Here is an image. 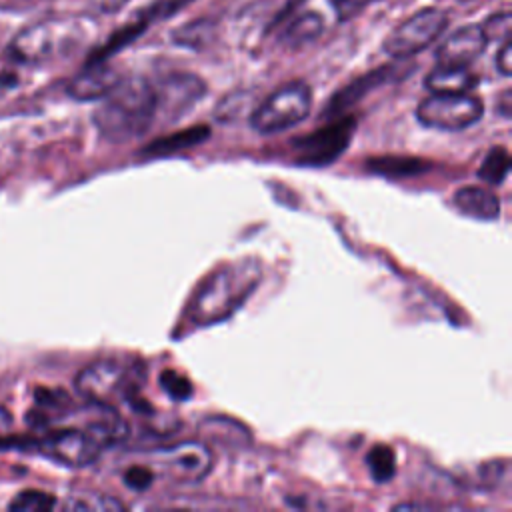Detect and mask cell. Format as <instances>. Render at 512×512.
Masks as SVG:
<instances>
[{"mask_svg": "<svg viewBox=\"0 0 512 512\" xmlns=\"http://www.w3.org/2000/svg\"><path fill=\"white\" fill-rule=\"evenodd\" d=\"M312 108V90L306 82L294 80L276 88L250 114V124L260 134H276L300 124Z\"/></svg>", "mask_w": 512, "mask_h": 512, "instance_id": "cell-4", "label": "cell"}, {"mask_svg": "<svg viewBox=\"0 0 512 512\" xmlns=\"http://www.w3.org/2000/svg\"><path fill=\"white\" fill-rule=\"evenodd\" d=\"M510 100H512V96H510V90H504L502 92V96H500V102H498V112L504 116V118H508L510 116Z\"/></svg>", "mask_w": 512, "mask_h": 512, "instance_id": "cell-32", "label": "cell"}, {"mask_svg": "<svg viewBox=\"0 0 512 512\" xmlns=\"http://www.w3.org/2000/svg\"><path fill=\"white\" fill-rule=\"evenodd\" d=\"M476 84H478V76L470 72L468 66L438 64L424 78V86L432 94H462V92L474 90Z\"/></svg>", "mask_w": 512, "mask_h": 512, "instance_id": "cell-15", "label": "cell"}, {"mask_svg": "<svg viewBox=\"0 0 512 512\" xmlns=\"http://www.w3.org/2000/svg\"><path fill=\"white\" fill-rule=\"evenodd\" d=\"M122 478H124V484H126L130 490H134V492H144V490H148V488L154 484L156 472H154L148 464L136 462V464H132V466H128V468L124 470Z\"/></svg>", "mask_w": 512, "mask_h": 512, "instance_id": "cell-26", "label": "cell"}, {"mask_svg": "<svg viewBox=\"0 0 512 512\" xmlns=\"http://www.w3.org/2000/svg\"><path fill=\"white\" fill-rule=\"evenodd\" d=\"M488 46L480 24H468L454 30L436 50V62L442 66H468Z\"/></svg>", "mask_w": 512, "mask_h": 512, "instance_id": "cell-11", "label": "cell"}, {"mask_svg": "<svg viewBox=\"0 0 512 512\" xmlns=\"http://www.w3.org/2000/svg\"><path fill=\"white\" fill-rule=\"evenodd\" d=\"M508 172H510V154L504 146L490 148L482 160V166L478 168L480 180L488 184H502Z\"/></svg>", "mask_w": 512, "mask_h": 512, "instance_id": "cell-22", "label": "cell"}, {"mask_svg": "<svg viewBox=\"0 0 512 512\" xmlns=\"http://www.w3.org/2000/svg\"><path fill=\"white\" fill-rule=\"evenodd\" d=\"M260 276L262 268L254 258L226 264L198 288L190 304V318L196 324H214L228 318L254 292Z\"/></svg>", "mask_w": 512, "mask_h": 512, "instance_id": "cell-2", "label": "cell"}, {"mask_svg": "<svg viewBox=\"0 0 512 512\" xmlns=\"http://www.w3.org/2000/svg\"><path fill=\"white\" fill-rule=\"evenodd\" d=\"M122 80L120 72L108 64V60L102 62H86L84 70L78 72L70 84H68V94L74 100H100L106 98L116 84Z\"/></svg>", "mask_w": 512, "mask_h": 512, "instance_id": "cell-12", "label": "cell"}, {"mask_svg": "<svg viewBox=\"0 0 512 512\" xmlns=\"http://www.w3.org/2000/svg\"><path fill=\"white\" fill-rule=\"evenodd\" d=\"M366 462H368V470H370L372 480L378 482V484L390 482L394 478V474H396V454L386 444H376L368 452Z\"/></svg>", "mask_w": 512, "mask_h": 512, "instance_id": "cell-23", "label": "cell"}, {"mask_svg": "<svg viewBox=\"0 0 512 512\" xmlns=\"http://www.w3.org/2000/svg\"><path fill=\"white\" fill-rule=\"evenodd\" d=\"M126 0H98V8L102 12H112V10H118Z\"/></svg>", "mask_w": 512, "mask_h": 512, "instance_id": "cell-33", "label": "cell"}, {"mask_svg": "<svg viewBox=\"0 0 512 512\" xmlns=\"http://www.w3.org/2000/svg\"><path fill=\"white\" fill-rule=\"evenodd\" d=\"M494 64H496V68H498V72L502 76H510L512 74V42H510V38L502 40L500 50L496 52Z\"/></svg>", "mask_w": 512, "mask_h": 512, "instance_id": "cell-30", "label": "cell"}, {"mask_svg": "<svg viewBox=\"0 0 512 512\" xmlns=\"http://www.w3.org/2000/svg\"><path fill=\"white\" fill-rule=\"evenodd\" d=\"M80 428L86 430L102 448L118 444L128 436L126 420L116 412L114 406L108 404L88 402Z\"/></svg>", "mask_w": 512, "mask_h": 512, "instance_id": "cell-13", "label": "cell"}, {"mask_svg": "<svg viewBox=\"0 0 512 512\" xmlns=\"http://www.w3.org/2000/svg\"><path fill=\"white\" fill-rule=\"evenodd\" d=\"M160 388H162L172 400H176V402L188 400V398L192 396V392H194L190 380H188L184 374H180V372H176V370H170V368L160 374Z\"/></svg>", "mask_w": 512, "mask_h": 512, "instance_id": "cell-25", "label": "cell"}, {"mask_svg": "<svg viewBox=\"0 0 512 512\" xmlns=\"http://www.w3.org/2000/svg\"><path fill=\"white\" fill-rule=\"evenodd\" d=\"M34 448L44 458L68 468L90 466L100 458L104 450L82 428H60V430L48 432L46 436L34 442Z\"/></svg>", "mask_w": 512, "mask_h": 512, "instance_id": "cell-9", "label": "cell"}, {"mask_svg": "<svg viewBox=\"0 0 512 512\" xmlns=\"http://www.w3.org/2000/svg\"><path fill=\"white\" fill-rule=\"evenodd\" d=\"M322 30H324L322 16L316 12H304L288 22L286 30L282 32V42L288 46H300L304 42L318 38Z\"/></svg>", "mask_w": 512, "mask_h": 512, "instance_id": "cell-20", "label": "cell"}, {"mask_svg": "<svg viewBox=\"0 0 512 512\" xmlns=\"http://www.w3.org/2000/svg\"><path fill=\"white\" fill-rule=\"evenodd\" d=\"M54 506L56 498L44 490H22L8 504L12 512H48Z\"/></svg>", "mask_w": 512, "mask_h": 512, "instance_id": "cell-24", "label": "cell"}, {"mask_svg": "<svg viewBox=\"0 0 512 512\" xmlns=\"http://www.w3.org/2000/svg\"><path fill=\"white\" fill-rule=\"evenodd\" d=\"M62 40H58V28L52 22L36 24L24 30L12 44L16 58L24 62H40L52 58L60 50Z\"/></svg>", "mask_w": 512, "mask_h": 512, "instance_id": "cell-14", "label": "cell"}, {"mask_svg": "<svg viewBox=\"0 0 512 512\" xmlns=\"http://www.w3.org/2000/svg\"><path fill=\"white\" fill-rule=\"evenodd\" d=\"M456 208L476 220H496L500 214V198L482 186H464L454 194Z\"/></svg>", "mask_w": 512, "mask_h": 512, "instance_id": "cell-17", "label": "cell"}, {"mask_svg": "<svg viewBox=\"0 0 512 512\" xmlns=\"http://www.w3.org/2000/svg\"><path fill=\"white\" fill-rule=\"evenodd\" d=\"M156 120V92L142 76L122 78L94 112L98 132L110 142L142 136Z\"/></svg>", "mask_w": 512, "mask_h": 512, "instance_id": "cell-1", "label": "cell"}, {"mask_svg": "<svg viewBox=\"0 0 512 512\" xmlns=\"http://www.w3.org/2000/svg\"><path fill=\"white\" fill-rule=\"evenodd\" d=\"M70 510H124V504L102 494H90V496H80L68 502Z\"/></svg>", "mask_w": 512, "mask_h": 512, "instance_id": "cell-27", "label": "cell"}, {"mask_svg": "<svg viewBox=\"0 0 512 512\" xmlns=\"http://www.w3.org/2000/svg\"><path fill=\"white\" fill-rule=\"evenodd\" d=\"M448 12L426 6L400 22L384 40L382 50L392 58H410L428 48L448 26Z\"/></svg>", "mask_w": 512, "mask_h": 512, "instance_id": "cell-5", "label": "cell"}, {"mask_svg": "<svg viewBox=\"0 0 512 512\" xmlns=\"http://www.w3.org/2000/svg\"><path fill=\"white\" fill-rule=\"evenodd\" d=\"M388 74H390V68H376V70H372V72H368V74L356 78L354 82L346 84L340 92H336V94L330 98V102H328V106H326V110H324V116H326V118H334L336 114L346 112V110H348L350 106H354L366 92H370V90H374L376 86H380V84L388 78Z\"/></svg>", "mask_w": 512, "mask_h": 512, "instance_id": "cell-16", "label": "cell"}, {"mask_svg": "<svg viewBox=\"0 0 512 512\" xmlns=\"http://www.w3.org/2000/svg\"><path fill=\"white\" fill-rule=\"evenodd\" d=\"M356 120L350 116L336 118L324 128H316L310 134L298 136L292 140V152L298 164L304 166H328L332 164L346 148L354 134Z\"/></svg>", "mask_w": 512, "mask_h": 512, "instance_id": "cell-8", "label": "cell"}, {"mask_svg": "<svg viewBox=\"0 0 512 512\" xmlns=\"http://www.w3.org/2000/svg\"><path fill=\"white\" fill-rule=\"evenodd\" d=\"M366 168L386 178H408L430 170V162L414 156H376L366 162Z\"/></svg>", "mask_w": 512, "mask_h": 512, "instance_id": "cell-19", "label": "cell"}, {"mask_svg": "<svg viewBox=\"0 0 512 512\" xmlns=\"http://www.w3.org/2000/svg\"><path fill=\"white\" fill-rule=\"evenodd\" d=\"M510 24H512V18H510V10H502V12H496L492 14L490 18H486V22H482V30L490 40H506L510 38Z\"/></svg>", "mask_w": 512, "mask_h": 512, "instance_id": "cell-28", "label": "cell"}, {"mask_svg": "<svg viewBox=\"0 0 512 512\" xmlns=\"http://www.w3.org/2000/svg\"><path fill=\"white\" fill-rule=\"evenodd\" d=\"M154 472L164 474L172 482L194 484L200 482L214 464V454L204 442L188 440L176 446L160 448L150 454V462H146Z\"/></svg>", "mask_w": 512, "mask_h": 512, "instance_id": "cell-7", "label": "cell"}, {"mask_svg": "<svg viewBox=\"0 0 512 512\" xmlns=\"http://www.w3.org/2000/svg\"><path fill=\"white\" fill-rule=\"evenodd\" d=\"M214 30H216L214 22L200 18V20H194V22H186L184 26L174 30L172 32V42L178 44V46L198 50V48L206 46L212 40Z\"/></svg>", "mask_w": 512, "mask_h": 512, "instance_id": "cell-21", "label": "cell"}, {"mask_svg": "<svg viewBox=\"0 0 512 512\" xmlns=\"http://www.w3.org/2000/svg\"><path fill=\"white\" fill-rule=\"evenodd\" d=\"M206 138H210V128L204 126V124H198V126L178 130V132H170L166 136H160V138L152 140L146 148H142V154H146V156L174 154V152H182V150H188L192 146H198Z\"/></svg>", "mask_w": 512, "mask_h": 512, "instance_id": "cell-18", "label": "cell"}, {"mask_svg": "<svg viewBox=\"0 0 512 512\" xmlns=\"http://www.w3.org/2000/svg\"><path fill=\"white\" fill-rule=\"evenodd\" d=\"M10 428H12V416L4 406H0V440H4L10 434Z\"/></svg>", "mask_w": 512, "mask_h": 512, "instance_id": "cell-31", "label": "cell"}, {"mask_svg": "<svg viewBox=\"0 0 512 512\" xmlns=\"http://www.w3.org/2000/svg\"><path fill=\"white\" fill-rule=\"evenodd\" d=\"M156 92V116L164 122L180 120L196 102L206 94V84L200 76L190 72H172L154 86Z\"/></svg>", "mask_w": 512, "mask_h": 512, "instance_id": "cell-10", "label": "cell"}, {"mask_svg": "<svg viewBox=\"0 0 512 512\" xmlns=\"http://www.w3.org/2000/svg\"><path fill=\"white\" fill-rule=\"evenodd\" d=\"M484 104L470 92L462 94H432L426 96L418 108L416 118L420 124L436 130L458 132L482 118Z\"/></svg>", "mask_w": 512, "mask_h": 512, "instance_id": "cell-6", "label": "cell"}, {"mask_svg": "<svg viewBox=\"0 0 512 512\" xmlns=\"http://www.w3.org/2000/svg\"><path fill=\"white\" fill-rule=\"evenodd\" d=\"M140 382V366H130L112 358H104L84 366L78 372L74 386L86 402L116 406L120 402L132 404L138 398Z\"/></svg>", "mask_w": 512, "mask_h": 512, "instance_id": "cell-3", "label": "cell"}, {"mask_svg": "<svg viewBox=\"0 0 512 512\" xmlns=\"http://www.w3.org/2000/svg\"><path fill=\"white\" fill-rule=\"evenodd\" d=\"M334 6V12L338 14L340 20H348L350 16H354L356 12H360L366 4L374 2V0H330Z\"/></svg>", "mask_w": 512, "mask_h": 512, "instance_id": "cell-29", "label": "cell"}]
</instances>
